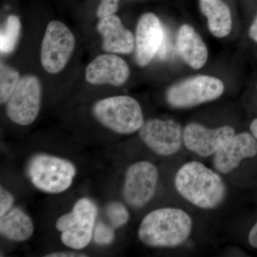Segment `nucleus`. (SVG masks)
Here are the masks:
<instances>
[{"mask_svg": "<svg viewBox=\"0 0 257 257\" xmlns=\"http://www.w3.org/2000/svg\"><path fill=\"white\" fill-rule=\"evenodd\" d=\"M219 172L202 162H186L175 177L176 190L186 201L199 209L220 207L227 195V187Z\"/></svg>", "mask_w": 257, "mask_h": 257, "instance_id": "nucleus-1", "label": "nucleus"}, {"mask_svg": "<svg viewBox=\"0 0 257 257\" xmlns=\"http://www.w3.org/2000/svg\"><path fill=\"white\" fill-rule=\"evenodd\" d=\"M193 231V220L187 212L177 207H162L150 211L138 229L141 242L153 248H175L183 244Z\"/></svg>", "mask_w": 257, "mask_h": 257, "instance_id": "nucleus-2", "label": "nucleus"}, {"mask_svg": "<svg viewBox=\"0 0 257 257\" xmlns=\"http://www.w3.org/2000/svg\"><path fill=\"white\" fill-rule=\"evenodd\" d=\"M27 172L32 184L39 190L60 194L73 184L77 168L67 159L42 153L32 157Z\"/></svg>", "mask_w": 257, "mask_h": 257, "instance_id": "nucleus-3", "label": "nucleus"}, {"mask_svg": "<svg viewBox=\"0 0 257 257\" xmlns=\"http://www.w3.org/2000/svg\"><path fill=\"white\" fill-rule=\"evenodd\" d=\"M93 114L103 126L119 135L139 132L145 121L140 103L128 96H111L97 101Z\"/></svg>", "mask_w": 257, "mask_h": 257, "instance_id": "nucleus-4", "label": "nucleus"}, {"mask_svg": "<svg viewBox=\"0 0 257 257\" xmlns=\"http://www.w3.org/2000/svg\"><path fill=\"white\" fill-rule=\"evenodd\" d=\"M98 209L89 198L79 199L72 210L60 216L55 223L61 232L60 239L64 246L74 250L87 247L93 239Z\"/></svg>", "mask_w": 257, "mask_h": 257, "instance_id": "nucleus-5", "label": "nucleus"}, {"mask_svg": "<svg viewBox=\"0 0 257 257\" xmlns=\"http://www.w3.org/2000/svg\"><path fill=\"white\" fill-rule=\"evenodd\" d=\"M160 173L157 166L149 161L135 162L125 173L122 196L130 207L140 209L155 197Z\"/></svg>", "mask_w": 257, "mask_h": 257, "instance_id": "nucleus-6", "label": "nucleus"}, {"mask_svg": "<svg viewBox=\"0 0 257 257\" xmlns=\"http://www.w3.org/2000/svg\"><path fill=\"white\" fill-rule=\"evenodd\" d=\"M220 79L210 76H197L177 83L170 88L167 99L175 108H189L215 100L223 94Z\"/></svg>", "mask_w": 257, "mask_h": 257, "instance_id": "nucleus-7", "label": "nucleus"}, {"mask_svg": "<svg viewBox=\"0 0 257 257\" xmlns=\"http://www.w3.org/2000/svg\"><path fill=\"white\" fill-rule=\"evenodd\" d=\"M41 102L40 81L35 76H25L20 79L6 102L7 114L15 124L28 126L38 116Z\"/></svg>", "mask_w": 257, "mask_h": 257, "instance_id": "nucleus-8", "label": "nucleus"}, {"mask_svg": "<svg viewBox=\"0 0 257 257\" xmlns=\"http://www.w3.org/2000/svg\"><path fill=\"white\" fill-rule=\"evenodd\" d=\"M74 46L75 38L69 29L62 22H51L42 40V67L49 73L60 72L68 62Z\"/></svg>", "mask_w": 257, "mask_h": 257, "instance_id": "nucleus-9", "label": "nucleus"}, {"mask_svg": "<svg viewBox=\"0 0 257 257\" xmlns=\"http://www.w3.org/2000/svg\"><path fill=\"white\" fill-rule=\"evenodd\" d=\"M139 136L145 146L159 156H172L184 146V128L174 120H147L139 130Z\"/></svg>", "mask_w": 257, "mask_h": 257, "instance_id": "nucleus-10", "label": "nucleus"}, {"mask_svg": "<svg viewBox=\"0 0 257 257\" xmlns=\"http://www.w3.org/2000/svg\"><path fill=\"white\" fill-rule=\"evenodd\" d=\"M235 135L232 126L208 128L199 123H189L184 128V146L197 156H213Z\"/></svg>", "mask_w": 257, "mask_h": 257, "instance_id": "nucleus-11", "label": "nucleus"}, {"mask_svg": "<svg viewBox=\"0 0 257 257\" xmlns=\"http://www.w3.org/2000/svg\"><path fill=\"white\" fill-rule=\"evenodd\" d=\"M257 155V140L252 134H235L213 155V168L221 175H228L243 160Z\"/></svg>", "mask_w": 257, "mask_h": 257, "instance_id": "nucleus-12", "label": "nucleus"}, {"mask_svg": "<svg viewBox=\"0 0 257 257\" xmlns=\"http://www.w3.org/2000/svg\"><path fill=\"white\" fill-rule=\"evenodd\" d=\"M167 29L152 13L143 15L139 20L136 33V61L146 66L160 51Z\"/></svg>", "mask_w": 257, "mask_h": 257, "instance_id": "nucleus-13", "label": "nucleus"}, {"mask_svg": "<svg viewBox=\"0 0 257 257\" xmlns=\"http://www.w3.org/2000/svg\"><path fill=\"white\" fill-rule=\"evenodd\" d=\"M127 63L121 57L111 54L101 55L86 69V79L92 84L122 85L130 77Z\"/></svg>", "mask_w": 257, "mask_h": 257, "instance_id": "nucleus-14", "label": "nucleus"}, {"mask_svg": "<svg viewBox=\"0 0 257 257\" xmlns=\"http://www.w3.org/2000/svg\"><path fill=\"white\" fill-rule=\"evenodd\" d=\"M97 30L103 37L104 50L119 54H128L133 50V35L123 26L118 17L112 15L100 19Z\"/></svg>", "mask_w": 257, "mask_h": 257, "instance_id": "nucleus-15", "label": "nucleus"}, {"mask_svg": "<svg viewBox=\"0 0 257 257\" xmlns=\"http://www.w3.org/2000/svg\"><path fill=\"white\" fill-rule=\"evenodd\" d=\"M177 46L182 60L192 68H202L207 62V47L195 30L189 25H184L179 29Z\"/></svg>", "mask_w": 257, "mask_h": 257, "instance_id": "nucleus-16", "label": "nucleus"}, {"mask_svg": "<svg viewBox=\"0 0 257 257\" xmlns=\"http://www.w3.org/2000/svg\"><path fill=\"white\" fill-rule=\"evenodd\" d=\"M35 231L33 221L19 207H13L0 217V234L5 239L23 242L32 237Z\"/></svg>", "mask_w": 257, "mask_h": 257, "instance_id": "nucleus-17", "label": "nucleus"}, {"mask_svg": "<svg viewBox=\"0 0 257 257\" xmlns=\"http://www.w3.org/2000/svg\"><path fill=\"white\" fill-rule=\"evenodd\" d=\"M203 14L207 18L208 27L214 36L222 38L231 32L232 20L227 5L221 0H199Z\"/></svg>", "mask_w": 257, "mask_h": 257, "instance_id": "nucleus-18", "label": "nucleus"}, {"mask_svg": "<svg viewBox=\"0 0 257 257\" xmlns=\"http://www.w3.org/2000/svg\"><path fill=\"white\" fill-rule=\"evenodd\" d=\"M20 29L21 25L18 17L15 15L8 17L0 35L1 53L9 54L14 51L20 36Z\"/></svg>", "mask_w": 257, "mask_h": 257, "instance_id": "nucleus-19", "label": "nucleus"}, {"mask_svg": "<svg viewBox=\"0 0 257 257\" xmlns=\"http://www.w3.org/2000/svg\"><path fill=\"white\" fill-rule=\"evenodd\" d=\"M20 81L18 71L9 66L1 64L0 68V101L4 104L9 99L12 93Z\"/></svg>", "mask_w": 257, "mask_h": 257, "instance_id": "nucleus-20", "label": "nucleus"}, {"mask_svg": "<svg viewBox=\"0 0 257 257\" xmlns=\"http://www.w3.org/2000/svg\"><path fill=\"white\" fill-rule=\"evenodd\" d=\"M106 214L114 229L125 226L130 219L127 208L119 202L109 203L106 208Z\"/></svg>", "mask_w": 257, "mask_h": 257, "instance_id": "nucleus-21", "label": "nucleus"}, {"mask_svg": "<svg viewBox=\"0 0 257 257\" xmlns=\"http://www.w3.org/2000/svg\"><path fill=\"white\" fill-rule=\"evenodd\" d=\"M115 238L114 228L104 222L98 223L94 227L93 239L94 242L101 246L111 244Z\"/></svg>", "mask_w": 257, "mask_h": 257, "instance_id": "nucleus-22", "label": "nucleus"}, {"mask_svg": "<svg viewBox=\"0 0 257 257\" xmlns=\"http://www.w3.org/2000/svg\"><path fill=\"white\" fill-rule=\"evenodd\" d=\"M15 203L14 196L3 186L0 187V217L5 215L13 207Z\"/></svg>", "mask_w": 257, "mask_h": 257, "instance_id": "nucleus-23", "label": "nucleus"}, {"mask_svg": "<svg viewBox=\"0 0 257 257\" xmlns=\"http://www.w3.org/2000/svg\"><path fill=\"white\" fill-rule=\"evenodd\" d=\"M119 1V0H101L96 12L98 18L101 19L114 15L118 9Z\"/></svg>", "mask_w": 257, "mask_h": 257, "instance_id": "nucleus-24", "label": "nucleus"}, {"mask_svg": "<svg viewBox=\"0 0 257 257\" xmlns=\"http://www.w3.org/2000/svg\"><path fill=\"white\" fill-rule=\"evenodd\" d=\"M46 257H84L88 256L87 254L84 253L78 252L75 251H55L47 253Z\"/></svg>", "mask_w": 257, "mask_h": 257, "instance_id": "nucleus-25", "label": "nucleus"}, {"mask_svg": "<svg viewBox=\"0 0 257 257\" xmlns=\"http://www.w3.org/2000/svg\"><path fill=\"white\" fill-rule=\"evenodd\" d=\"M248 242L253 248H257V221L250 230L248 236Z\"/></svg>", "mask_w": 257, "mask_h": 257, "instance_id": "nucleus-26", "label": "nucleus"}, {"mask_svg": "<svg viewBox=\"0 0 257 257\" xmlns=\"http://www.w3.org/2000/svg\"><path fill=\"white\" fill-rule=\"evenodd\" d=\"M248 35L251 40L257 42V15L248 30Z\"/></svg>", "mask_w": 257, "mask_h": 257, "instance_id": "nucleus-27", "label": "nucleus"}, {"mask_svg": "<svg viewBox=\"0 0 257 257\" xmlns=\"http://www.w3.org/2000/svg\"><path fill=\"white\" fill-rule=\"evenodd\" d=\"M250 130H251V133L252 134L253 136L257 140V118L253 120L252 122L250 124Z\"/></svg>", "mask_w": 257, "mask_h": 257, "instance_id": "nucleus-28", "label": "nucleus"}]
</instances>
